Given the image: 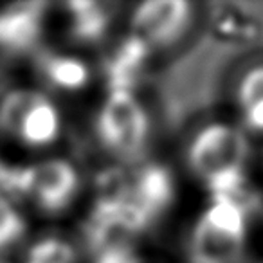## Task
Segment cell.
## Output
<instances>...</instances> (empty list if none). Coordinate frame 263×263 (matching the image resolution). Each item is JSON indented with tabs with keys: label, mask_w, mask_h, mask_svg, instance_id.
Listing matches in <instances>:
<instances>
[{
	"label": "cell",
	"mask_w": 263,
	"mask_h": 263,
	"mask_svg": "<svg viewBox=\"0 0 263 263\" xmlns=\"http://www.w3.org/2000/svg\"><path fill=\"white\" fill-rule=\"evenodd\" d=\"M116 177L92 205V231L99 247L152 234L175 209L180 175L173 162L154 157L130 168H110Z\"/></svg>",
	"instance_id": "cell-1"
},
{
	"label": "cell",
	"mask_w": 263,
	"mask_h": 263,
	"mask_svg": "<svg viewBox=\"0 0 263 263\" xmlns=\"http://www.w3.org/2000/svg\"><path fill=\"white\" fill-rule=\"evenodd\" d=\"M256 144L223 112L197 116L179 136L173 166L204 197H243Z\"/></svg>",
	"instance_id": "cell-2"
},
{
	"label": "cell",
	"mask_w": 263,
	"mask_h": 263,
	"mask_svg": "<svg viewBox=\"0 0 263 263\" xmlns=\"http://www.w3.org/2000/svg\"><path fill=\"white\" fill-rule=\"evenodd\" d=\"M157 117L132 83H106L88 106L85 139L105 168H130L154 157Z\"/></svg>",
	"instance_id": "cell-3"
},
{
	"label": "cell",
	"mask_w": 263,
	"mask_h": 263,
	"mask_svg": "<svg viewBox=\"0 0 263 263\" xmlns=\"http://www.w3.org/2000/svg\"><path fill=\"white\" fill-rule=\"evenodd\" d=\"M204 22L202 4L186 0H146L123 6L119 29L126 44L121 58L141 65L186 47Z\"/></svg>",
	"instance_id": "cell-4"
},
{
	"label": "cell",
	"mask_w": 263,
	"mask_h": 263,
	"mask_svg": "<svg viewBox=\"0 0 263 263\" xmlns=\"http://www.w3.org/2000/svg\"><path fill=\"white\" fill-rule=\"evenodd\" d=\"M252 215L243 197H204L180 234L182 263H247Z\"/></svg>",
	"instance_id": "cell-5"
},
{
	"label": "cell",
	"mask_w": 263,
	"mask_h": 263,
	"mask_svg": "<svg viewBox=\"0 0 263 263\" xmlns=\"http://www.w3.org/2000/svg\"><path fill=\"white\" fill-rule=\"evenodd\" d=\"M87 187L80 161L65 152L34 157L31 162H0V195L27 204L40 216L56 220L70 213Z\"/></svg>",
	"instance_id": "cell-6"
},
{
	"label": "cell",
	"mask_w": 263,
	"mask_h": 263,
	"mask_svg": "<svg viewBox=\"0 0 263 263\" xmlns=\"http://www.w3.org/2000/svg\"><path fill=\"white\" fill-rule=\"evenodd\" d=\"M0 134L38 157L63 152L70 134L65 105L34 85L11 88L0 98Z\"/></svg>",
	"instance_id": "cell-7"
},
{
	"label": "cell",
	"mask_w": 263,
	"mask_h": 263,
	"mask_svg": "<svg viewBox=\"0 0 263 263\" xmlns=\"http://www.w3.org/2000/svg\"><path fill=\"white\" fill-rule=\"evenodd\" d=\"M31 58L36 81L34 87L47 92L62 105L99 92L103 72L87 52L49 44L38 49Z\"/></svg>",
	"instance_id": "cell-8"
},
{
	"label": "cell",
	"mask_w": 263,
	"mask_h": 263,
	"mask_svg": "<svg viewBox=\"0 0 263 263\" xmlns=\"http://www.w3.org/2000/svg\"><path fill=\"white\" fill-rule=\"evenodd\" d=\"M123 6L112 2H65L51 4L49 34H56L60 47L90 54L94 49L110 42L119 29Z\"/></svg>",
	"instance_id": "cell-9"
},
{
	"label": "cell",
	"mask_w": 263,
	"mask_h": 263,
	"mask_svg": "<svg viewBox=\"0 0 263 263\" xmlns=\"http://www.w3.org/2000/svg\"><path fill=\"white\" fill-rule=\"evenodd\" d=\"M220 112L234 121L254 144L263 141V49L231 63L223 74Z\"/></svg>",
	"instance_id": "cell-10"
},
{
	"label": "cell",
	"mask_w": 263,
	"mask_h": 263,
	"mask_svg": "<svg viewBox=\"0 0 263 263\" xmlns=\"http://www.w3.org/2000/svg\"><path fill=\"white\" fill-rule=\"evenodd\" d=\"M49 9L45 2H22L0 11V49L11 54L33 56L44 47L49 33Z\"/></svg>",
	"instance_id": "cell-11"
},
{
	"label": "cell",
	"mask_w": 263,
	"mask_h": 263,
	"mask_svg": "<svg viewBox=\"0 0 263 263\" xmlns=\"http://www.w3.org/2000/svg\"><path fill=\"white\" fill-rule=\"evenodd\" d=\"M20 263H81V245L67 234L49 231L27 243Z\"/></svg>",
	"instance_id": "cell-12"
},
{
	"label": "cell",
	"mask_w": 263,
	"mask_h": 263,
	"mask_svg": "<svg viewBox=\"0 0 263 263\" xmlns=\"http://www.w3.org/2000/svg\"><path fill=\"white\" fill-rule=\"evenodd\" d=\"M27 233V220L11 198L0 195V252L18 245Z\"/></svg>",
	"instance_id": "cell-13"
},
{
	"label": "cell",
	"mask_w": 263,
	"mask_h": 263,
	"mask_svg": "<svg viewBox=\"0 0 263 263\" xmlns=\"http://www.w3.org/2000/svg\"><path fill=\"white\" fill-rule=\"evenodd\" d=\"M96 263H154L152 259L143 258L139 252L132 251L130 243H112L99 247V256Z\"/></svg>",
	"instance_id": "cell-14"
},
{
	"label": "cell",
	"mask_w": 263,
	"mask_h": 263,
	"mask_svg": "<svg viewBox=\"0 0 263 263\" xmlns=\"http://www.w3.org/2000/svg\"><path fill=\"white\" fill-rule=\"evenodd\" d=\"M252 175H256V179H258V182H259V190H261V193H263V141L259 144H256Z\"/></svg>",
	"instance_id": "cell-15"
},
{
	"label": "cell",
	"mask_w": 263,
	"mask_h": 263,
	"mask_svg": "<svg viewBox=\"0 0 263 263\" xmlns=\"http://www.w3.org/2000/svg\"><path fill=\"white\" fill-rule=\"evenodd\" d=\"M258 263H263V258H261V259H259V261H258Z\"/></svg>",
	"instance_id": "cell-16"
}]
</instances>
